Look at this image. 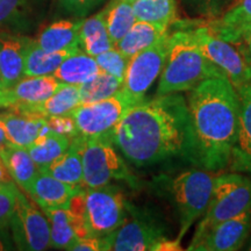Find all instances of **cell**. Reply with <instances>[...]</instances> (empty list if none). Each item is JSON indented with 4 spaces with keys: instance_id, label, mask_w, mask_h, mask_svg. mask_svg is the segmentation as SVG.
<instances>
[{
    "instance_id": "6da1fadb",
    "label": "cell",
    "mask_w": 251,
    "mask_h": 251,
    "mask_svg": "<svg viewBox=\"0 0 251 251\" xmlns=\"http://www.w3.org/2000/svg\"><path fill=\"white\" fill-rule=\"evenodd\" d=\"M119 152L135 166L171 161L198 165L187 100L180 93L142 100L128 109L111 133Z\"/></svg>"
},
{
    "instance_id": "7a4b0ae2",
    "label": "cell",
    "mask_w": 251,
    "mask_h": 251,
    "mask_svg": "<svg viewBox=\"0 0 251 251\" xmlns=\"http://www.w3.org/2000/svg\"><path fill=\"white\" fill-rule=\"evenodd\" d=\"M187 105L196 139L198 166L208 171L227 168L237 139V90L225 75L208 77L190 91Z\"/></svg>"
},
{
    "instance_id": "3957f363",
    "label": "cell",
    "mask_w": 251,
    "mask_h": 251,
    "mask_svg": "<svg viewBox=\"0 0 251 251\" xmlns=\"http://www.w3.org/2000/svg\"><path fill=\"white\" fill-rule=\"evenodd\" d=\"M224 75L203 55L192 30L169 35V49L161 74L157 96L191 91L206 78Z\"/></svg>"
},
{
    "instance_id": "277c9868",
    "label": "cell",
    "mask_w": 251,
    "mask_h": 251,
    "mask_svg": "<svg viewBox=\"0 0 251 251\" xmlns=\"http://www.w3.org/2000/svg\"><path fill=\"white\" fill-rule=\"evenodd\" d=\"M71 144L81 155L83 185L85 187H101L112 180H125L135 186L136 178L119 153L111 134L93 137L78 135L71 140Z\"/></svg>"
},
{
    "instance_id": "5b68a950",
    "label": "cell",
    "mask_w": 251,
    "mask_h": 251,
    "mask_svg": "<svg viewBox=\"0 0 251 251\" xmlns=\"http://www.w3.org/2000/svg\"><path fill=\"white\" fill-rule=\"evenodd\" d=\"M251 211V180L237 172L215 177L208 207L193 238L226 220ZM192 238V240H193Z\"/></svg>"
},
{
    "instance_id": "8992f818",
    "label": "cell",
    "mask_w": 251,
    "mask_h": 251,
    "mask_svg": "<svg viewBox=\"0 0 251 251\" xmlns=\"http://www.w3.org/2000/svg\"><path fill=\"white\" fill-rule=\"evenodd\" d=\"M215 177L208 170H187L170 180V194L179 218L180 230L177 240L181 241L198 219L205 214L211 200Z\"/></svg>"
},
{
    "instance_id": "52a82bcc",
    "label": "cell",
    "mask_w": 251,
    "mask_h": 251,
    "mask_svg": "<svg viewBox=\"0 0 251 251\" xmlns=\"http://www.w3.org/2000/svg\"><path fill=\"white\" fill-rule=\"evenodd\" d=\"M203 55L216 65L235 89L251 83V54L240 42H231L214 35L205 25L192 30Z\"/></svg>"
},
{
    "instance_id": "ba28073f",
    "label": "cell",
    "mask_w": 251,
    "mask_h": 251,
    "mask_svg": "<svg viewBox=\"0 0 251 251\" xmlns=\"http://www.w3.org/2000/svg\"><path fill=\"white\" fill-rule=\"evenodd\" d=\"M86 224L96 236H105L118 229L129 214L121 188L115 185L84 188Z\"/></svg>"
},
{
    "instance_id": "9c48e42d",
    "label": "cell",
    "mask_w": 251,
    "mask_h": 251,
    "mask_svg": "<svg viewBox=\"0 0 251 251\" xmlns=\"http://www.w3.org/2000/svg\"><path fill=\"white\" fill-rule=\"evenodd\" d=\"M124 90L96 102L80 103L70 114L75 119L78 134L84 137L111 134L125 113L136 105Z\"/></svg>"
},
{
    "instance_id": "30bf717a",
    "label": "cell",
    "mask_w": 251,
    "mask_h": 251,
    "mask_svg": "<svg viewBox=\"0 0 251 251\" xmlns=\"http://www.w3.org/2000/svg\"><path fill=\"white\" fill-rule=\"evenodd\" d=\"M169 49V34L149 48L137 52L128 59L122 90L136 102L144 100L150 89L164 68Z\"/></svg>"
},
{
    "instance_id": "8fae6325",
    "label": "cell",
    "mask_w": 251,
    "mask_h": 251,
    "mask_svg": "<svg viewBox=\"0 0 251 251\" xmlns=\"http://www.w3.org/2000/svg\"><path fill=\"white\" fill-rule=\"evenodd\" d=\"M9 229L18 249L41 251L50 247L48 219L19 190L14 213L9 221Z\"/></svg>"
},
{
    "instance_id": "7c38bea8",
    "label": "cell",
    "mask_w": 251,
    "mask_h": 251,
    "mask_svg": "<svg viewBox=\"0 0 251 251\" xmlns=\"http://www.w3.org/2000/svg\"><path fill=\"white\" fill-rule=\"evenodd\" d=\"M164 238L168 237L161 225L155 220L140 216L127 218L118 229L102 236L105 251H153Z\"/></svg>"
},
{
    "instance_id": "4fadbf2b",
    "label": "cell",
    "mask_w": 251,
    "mask_h": 251,
    "mask_svg": "<svg viewBox=\"0 0 251 251\" xmlns=\"http://www.w3.org/2000/svg\"><path fill=\"white\" fill-rule=\"evenodd\" d=\"M251 211L220 222L193 238L187 250L235 251L242 248L250 230Z\"/></svg>"
},
{
    "instance_id": "5bb4252c",
    "label": "cell",
    "mask_w": 251,
    "mask_h": 251,
    "mask_svg": "<svg viewBox=\"0 0 251 251\" xmlns=\"http://www.w3.org/2000/svg\"><path fill=\"white\" fill-rule=\"evenodd\" d=\"M50 225V247L69 250L81 237L90 236L89 226L84 216L68 208L43 209Z\"/></svg>"
},
{
    "instance_id": "9a60e30c",
    "label": "cell",
    "mask_w": 251,
    "mask_h": 251,
    "mask_svg": "<svg viewBox=\"0 0 251 251\" xmlns=\"http://www.w3.org/2000/svg\"><path fill=\"white\" fill-rule=\"evenodd\" d=\"M0 121L4 125L8 143L23 148H28L37 137L51 130L47 119L18 109L0 113Z\"/></svg>"
},
{
    "instance_id": "2e32d148",
    "label": "cell",
    "mask_w": 251,
    "mask_h": 251,
    "mask_svg": "<svg viewBox=\"0 0 251 251\" xmlns=\"http://www.w3.org/2000/svg\"><path fill=\"white\" fill-rule=\"evenodd\" d=\"M236 90L240 97V119L229 165L234 172L251 175V83Z\"/></svg>"
},
{
    "instance_id": "e0dca14e",
    "label": "cell",
    "mask_w": 251,
    "mask_h": 251,
    "mask_svg": "<svg viewBox=\"0 0 251 251\" xmlns=\"http://www.w3.org/2000/svg\"><path fill=\"white\" fill-rule=\"evenodd\" d=\"M29 39L0 33V79L1 85L13 87L25 77V50Z\"/></svg>"
},
{
    "instance_id": "ac0fdd59",
    "label": "cell",
    "mask_w": 251,
    "mask_h": 251,
    "mask_svg": "<svg viewBox=\"0 0 251 251\" xmlns=\"http://www.w3.org/2000/svg\"><path fill=\"white\" fill-rule=\"evenodd\" d=\"M83 185H72L40 170L28 194L42 209L64 208L69 200Z\"/></svg>"
},
{
    "instance_id": "d6986e66",
    "label": "cell",
    "mask_w": 251,
    "mask_h": 251,
    "mask_svg": "<svg viewBox=\"0 0 251 251\" xmlns=\"http://www.w3.org/2000/svg\"><path fill=\"white\" fill-rule=\"evenodd\" d=\"M80 103L78 85L63 84L55 93H52L49 98L43 100V101L35 103L17 102L9 108L31 113V114L49 119L52 117H59V115L70 114Z\"/></svg>"
},
{
    "instance_id": "ffe728a7",
    "label": "cell",
    "mask_w": 251,
    "mask_h": 251,
    "mask_svg": "<svg viewBox=\"0 0 251 251\" xmlns=\"http://www.w3.org/2000/svg\"><path fill=\"white\" fill-rule=\"evenodd\" d=\"M205 26L221 39L240 42L246 30L251 27V0H237L221 17Z\"/></svg>"
},
{
    "instance_id": "44dd1931",
    "label": "cell",
    "mask_w": 251,
    "mask_h": 251,
    "mask_svg": "<svg viewBox=\"0 0 251 251\" xmlns=\"http://www.w3.org/2000/svg\"><path fill=\"white\" fill-rule=\"evenodd\" d=\"M0 158L14 183L25 192H29L31 184L39 175L40 168L33 161L28 149L7 144L0 149Z\"/></svg>"
},
{
    "instance_id": "7402d4cb",
    "label": "cell",
    "mask_w": 251,
    "mask_h": 251,
    "mask_svg": "<svg viewBox=\"0 0 251 251\" xmlns=\"http://www.w3.org/2000/svg\"><path fill=\"white\" fill-rule=\"evenodd\" d=\"M83 20H61L41 31L36 43L49 52L79 48V30Z\"/></svg>"
},
{
    "instance_id": "603a6c76",
    "label": "cell",
    "mask_w": 251,
    "mask_h": 251,
    "mask_svg": "<svg viewBox=\"0 0 251 251\" xmlns=\"http://www.w3.org/2000/svg\"><path fill=\"white\" fill-rule=\"evenodd\" d=\"M168 35V28L136 20L128 33L114 47L127 58L149 48Z\"/></svg>"
},
{
    "instance_id": "cb8c5ba5",
    "label": "cell",
    "mask_w": 251,
    "mask_h": 251,
    "mask_svg": "<svg viewBox=\"0 0 251 251\" xmlns=\"http://www.w3.org/2000/svg\"><path fill=\"white\" fill-rule=\"evenodd\" d=\"M101 70L96 58L79 49L68 56L56 69L52 76L57 78L61 83L81 85L92 79Z\"/></svg>"
},
{
    "instance_id": "d4e9b609",
    "label": "cell",
    "mask_w": 251,
    "mask_h": 251,
    "mask_svg": "<svg viewBox=\"0 0 251 251\" xmlns=\"http://www.w3.org/2000/svg\"><path fill=\"white\" fill-rule=\"evenodd\" d=\"M79 49L49 52L40 48L35 40L29 39L25 50V76L52 75L68 56Z\"/></svg>"
},
{
    "instance_id": "484cf974",
    "label": "cell",
    "mask_w": 251,
    "mask_h": 251,
    "mask_svg": "<svg viewBox=\"0 0 251 251\" xmlns=\"http://www.w3.org/2000/svg\"><path fill=\"white\" fill-rule=\"evenodd\" d=\"M114 47L109 37L102 11L83 20L79 30V48L93 57Z\"/></svg>"
},
{
    "instance_id": "4316f807",
    "label": "cell",
    "mask_w": 251,
    "mask_h": 251,
    "mask_svg": "<svg viewBox=\"0 0 251 251\" xmlns=\"http://www.w3.org/2000/svg\"><path fill=\"white\" fill-rule=\"evenodd\" d=\"M64 83H61L52 75L47 76H25L11 90L17 102L35 103L49 98Z\"/></svg>"
},
{
    "instance_id": "83f0119b",
    "label": "cell",
    "mask_w": 251,
    "mask_h": 251,
    "mask_svg": "<svg viewBox=\"0 0 251 251\" xmlns=\"http://www.w3.org/2000/svg\"><path fill=\"white\" fill-rule=\"evenodd\" d=\"M71 144L70 137L65 135L49 130L48 133L37 137L35 142L28 147L33 161L41 169H45L51 164L55 159L63 155Z\"/></svg>"
},
{
    "instance_id": "f1b7e54d",
    "label": "cell",
    "mask_w": 251,
    "mask_h": 251,
    "mask_svg": "<svg viewBox=\"0 0 251 251\" xmlns=\"http://www.w3.org/2000/svg\"><path fill=\"white\" fill-rule=\"evenodd\" d=\"M102 13L109 37H111L114 46L136 23L133 2L128 1V0H112L102 9Z\"/></svg>"
},
{
    "instance_id": "f546056e",
    "label": "cell",
    "mask_w": 251,
    "mask_h": 251,
    "mask_svg": "<svg viewBox=\"0 0 251 251\" xmlns=\"http://www.w3.org/2000/svg\"><path fill=\"white\" fill-rule=\"evenodd\" d=\"M52 177L72 185H83V161L81 155L74 144L49 166L41 169Z\"/></svg>"
},
{
    "instance_id": "4dcf8cb0",
    "label": "cell",
    "mask_w": 251,
    "mask_h": 251,
    "mask_svg": "<svg viewBox=\"0 0 251 251\" xmlns=\"http://www.w3.org/2000/svg\"><path fill=\"white\" fill-rule=\"evenodd\" d=\"M136 20L169 28L176 18L175 0H136L133 2Z\"/></svg>"
},
{
    "instance_id": "1f68e13d",
    "label": "cell",
    "mask_w": 251,
    "mask_h": 251,
    "mask_svg": "<svg viewBox=\"0 0 251 251\" xmlns=\"http://www.w3.org/2000/svg\"><path fill=\"white\" fill-rule=\"evenodd\" d=\"M122 85H124V81L107 74V72L100 71L91 80L81 84V85H78L80 102L90 103L107 99L122 90Z\"/></svg>"
},
{
    "instance_id": "d6a6232c",
    "label": "cell",
    "mask_w": 251,
    "mask_h": 251,
    "mask_svg": "<svg viewBox=\"0 0 251 251\" xmlns=\"http://www.w3.org/2000/svg\"><path fill=\"white\" fill-rule=\"evenodd\" d=\"M94 58H96L97 63H98L100 70L107 72V74L117 77L121 81H124L126 69H127L128 59L129 58L126 57L115 47L106 50V51L101 52V54L97 55Z\"/></svg>"
},
{
    "instance_id": "836d02e7",
    "label": "cell",
    "mask_w": 251,
    "mask_h": 251,
    "mask_svg": "<svg viewBox=\"0 0 251 251\" xmlns=\"http://www.w3.org/2000/svg\"><path fill=\"white\" fill-rule=\"evenodd\" d=\"M18 188L14 181L0 184V227H9L17 203Z\"/></svg>"
},
{
    "instance_id": "e575fe53",
    "label": "cell",
    "mask_w": 251,
    "mask_h": 251,
    "mask_svg": "<svg viewBox=\"0 0 251 251\" xmlns=\"http://www.w3.org/2000/svg\"><path fill=\"white\" fill-rule=\"evenodd\" d=\"M25 11V0H0V26L19 23Z\"/></svg>"
},
{
    "instance_id": "d590c367",
    "label": "cell",
    "mask_w": 251,
    "mask_h": 251,
    "mask_svg": "<svg viewBox=\"0 0 251 251\" xmlns=\"http://www.w3.org/2000/svg\"><path fill=\"white\" fill-rule=\"evenodd\" d=\"M47 121H48L49 128L52 131L65 135V136L70 137L71 140L79 135L78 134V130L76 127V122H75V119L72 118L71 114L52 117V118L47 119Z\"/></svg>"
},
{
    "instance_id": "8d00e7d4",
    "label": "cell",
    "mask_w": 251,
    "mask_h": 251,
    "mask_svg": "<svg viewBox=\"0 0 251 251\" xmlns=\"http://www.w3.org/2000/svg\"><path fill=\"white\" fill-rule=\"evenodd\" d=\"M65 11L78 17L89 13L91 9L97 7L102 0H58Z\"/></svg>"
},
{
    "instance_id": "74e56055",
    "label": "cell",
    "mask_w": 251,
    "mask_h": 251,
    "mask_svg": "<svg viewBox=\"0 0 251 251\" xmlns=\"http://www.w3.org/2000/svg\"><path fill=\"white\" fill-rule=\"evenodd\" d=\"M71 251H105V244H103L102 236H90L81 237L77 240L72 246L69 248Z\"/></svg>"
},
{
    "instance_id": "f35d334b",
    "label": "cell",
    "mask_w": 251,
    "mask_h": 251,
    "mask_svg": "<svg viewBox=\"0 0 251 251\" xmlns=\"http://www.w3.org/2000/svg\"><path fill=\"white\" fill-rule=\"evenodd\" d=\"M17 103L13 91L0 85V108H9Z\"/></svg>"
},
{
    "instance_id": "ab89813d",
    "label": "cell",
    "mask_w": 251,
    "mask_h": 251,
    "mask_svg": "<svg viewBox=\"0 0 251 251\" xmlns=\"http://www.w3.org/2000/svg\"><path fill=\"white\" fill-rule=\"evenodd\" d=\"M185 6L196 9V11H205L207 8L214 7L218 0H180Z\"/></svg>"
},
{
    "instance_id": "60d3db41",
    "label": "cell",
    "mask_w": 251,
    "mask_h": 251,
    "mask_svg": "<svg viewBox=\"0 0 251 251\" xmlns=\"http://www.w3.org/2000/svg\"><path fill=\"white\" fill-rule=\"evenodd\" d=\"M9 227H0V251L1 250H12L15 246L13 236L9 235L7 231Z\"/></svg>"
},
{
    "instance_id": "b9f144b4",
    "label": "cell",
    "mask_w": 251,
    "mask_h": 251,
    "mask_svg": "<svg viewBox=\"0 0 251 251\" xmlns=\"http://www.w3.org/2000/svg\"><path fill=\"white\" fill-rule=\"evenodd\" d=\"M7 144H9V143H8L7 136H6L4 125H2V122L0 121V149L4 148V147L7 146Z\"/></svg>"
},
{
    "instance_id": "7bdbcfd3",
    "label": "cell",
    "mask_w": 251,
    "mask_h": 251,
    "mask_svg": "<svg viewBox=\"0 0 251 251\" xmlns=\"http://www.w3.org/2000/svg\"><path fill=\"white\" fill-rule=\"evenodd\" d=\"M242 40L244 41V42H246L248 49H249V51L251 54V27L248 28V29L246 30V33L243 34Z\"/></svg>"
},
{
    "instance_id": "ee69618b",
    "label": "cell",
    "mask_w": 251,
    "mask_h": 251,
    "mask_svg": "<svg viewBox=\"0 0 251 251\" xmlns=\"http://www.w3.org/2000/svg\"><path fill=\"white\" fill-rule=\"evenodd\" d=\"M128 1H130V2H135V1H136V0H128Z\"/></svg>"
},
{
    "instance_id": "f6af8a7d",
    "label": "cell",
    "mask_w": 251,
    "mask_h": 251,
    "mask_svg": "<svg viewBox=\"0 0 251 251\" xmlns=\"http://www.w3.org/2000/svg\"><path fill=\"white\" fill-rule=\"evenodd\" d=\"M0 85H1V79H0ZM2 86V85H1Z\"/></svg>"
}]
</instances>
